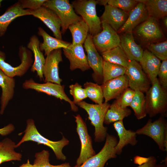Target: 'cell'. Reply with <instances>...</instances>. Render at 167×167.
Returning a JSON list of instances; mask_svg holds the SVG:
<instances>
[{"label":"cell","instance_id":"23","mask_svg":"<svg viewBox=\"0 0 167 167\" xmlns=\"http://www.w3.org/2000/svg\"><path fill=\"white\" fill-rule=\"evenodd\" d=\"M26 15H31L30 9H23L18 1L9 6L0 16V36L4 35L8 27L14 20Z\"/></svg>","mask_w":167,"mask_h":167},{"label":"cell","instance_id":"49","mask_svg":"<svg viewBox=\"0 0 167 167\" xmlns=\"http://www.w3.org/2000/svg\"><path fill=\"white\" fill-rule=\"evenodd\" d=\"M154 167H167V163L165 162V164H156Z\"/></svg>","mask_w":167,"mask_h":167},{"label":"cell","instance_id":"46","mask_svg":"<svg viewBox=\"0 0 167 167\" xmlns=\"http://www.w3.org/2000/svg\"><path fill=\"white\" fill-rule=\"evenodd\" d=\"M97 2V4H99L100 5H104L105 6L107 4V3L108 0H96Z\"/></svg>","mask_w":167,"mask_h":167},{"label":"cell","instance_id":"43","mask_svg":"<svg viewBox=\"0 0 167 167\" xmlns=\"http://www.w3.org/2000/svg\"><path fill=\"white\" fill-rule=\"evenodd\" d=\"M156 162V158L153 156H150L147 158L144 157L143 163L137 167H154Z\"/></svg>","mask_w":167,"mask_h":167},{"label":"cell","instance_id":"47","mask_svg":"<svg viewBox=\"0 0 167 167\" xmlns=\"http://www.w3.org/2000/svg\"><path fill=\"white\" fill-rule=\"evenodd\" d=\"M19 167H34L33 165L31 164L29 160H27V163L23 164L21 165Z\"/></svg>","mask_w":167,"mask_h":167},{"label":"cell","instance_id":"22","mask_svg":"<svg viewBox=\"0 0 167 167\" xmlns=\"http://www.w3.org/2000/svg\"><path fill=\"white\" fill-rule=\"evenodd\" d=\"M113 126L117 132L119 140L115 147L117 155H120L124 147L129 144L134 146L137 143V134L135 132L131 130H126L123 124V120L114 122Z\"/></svg>","mask_w":167,"mask_h":167},{"label":"cell","instance_id":"40","mask_svg":"<svg viewBox=\"0 0 167 167\" xmlns=\"http://www.w3.org/2000/svg\"><path fill=\"white\" fill-rule=\"evenodd\" d=\"M49 152L45 150L36 153L33 165L34 167H52L53 165L49 163Z\"/></svg>","mask_w":167,"mask_h":167},{"label":"cell","instance_id":"3","mask_svg":"<svg viewBox=\"0 0 167 167\" xmlns=\"http://www.w3.org/2000/svg\"><path fill=\"white\" fill-rule=\"evenodd\" d=\"M146 92L147 114L152 118L158 114L165 116L167 110V90L163 88L157 78Z\"/></svg>","mask_w":167,"mask_h":167},{"label":"cell","instance_id":"14","mask_svg":"<svg viewBox=\"0 0 167 167\" xmlns=\"http://www.w3.org/2000/svg\"><path fill=\"white\" fill-rule=\"evenodd\" d=\"M84 47L87 54L88 64L93 71L92 77L95 82L103 83L102 75L103 60L93 44L92 36L88 33L84 43Z\"/></svg>","mask_w":167,"mask_h":167},{"label":"cell","instance_id":"41","mask_svg":"<svg viewBox=\"0 0 167 167\" xmlns=\"http://www.w3.org/2000/svg\"><path fill=\"white\" fill-rule=\"evenodd\" d=\"M157 76L158 79L161 86L167 90V59L162 61Z\"/></svg>","mask_w":167,"mask_h":167},{"label":"cell","instance_id":"16","mask_svg":"<svg viewBox=\"0 0 167 167\" xmlns=\"http://www.w3.org/2000/svg\"><path fill=\"white\" fill-rule=\"evenodd\" d=\"M63 50L64 55L70 62L71 71L78 69L84 71L90 69L83 45L71 43L67 48Z\"/></svg>","mask_w":167,"mask_h":167},{"label":"cell","instance_id":"28","mask_svg":"<svg viewBox=\"0 0 167 167\" xmlns=\"http://www.w3.org/2000/svg\"><path fill=\"white\" fill-rule=\"evenodd\" d=\"M15 143L8 138L0 141V165L5 162L21 160L22 155L15 151Z\"/></svg>","mask_w":167,"mask_h":167},{"label":"cell","instance_id":"26","mask_svg":"<svg viewBox=\"0 0 167 167\" xmlns=\"http://www.w3.org/2000/svg\"><path fill=\"white\" fill-rule=\"evenodd\" d=\"M40 41L38 37L33 35L30 37L29 41L27 44V48L33 53L34 61L31 69L32 71H36L37 76L40 79H43V70L45 62L42 52L40 48Z\"/></svg>","mask_w":167,"mask_h":167},{"label":"cell","instance_id":"39","mask_svg":"<svg viewBox=\"0 0 167 167\" xmlns=\"http://www.w3.org/2000/svg\"><path fill=\"white\" fill-rule=\"evenodd\" d=\"M70 94L73 96L75 104L87 98L86 91L81 85L76 83L69 86Z\"/></svg>","mask_w":167,"mask_h":167},{"label":"cell","instance_id":"13","mask_svg":"<svg viewBox=\"0 0 167 167\" xmlns=\"http://www.w3.org/2000/svg\"><path fill=\"white\" fill-rule=\"evenodd\" d=\"M102 31L92 36L93 44L97 51L102 53L120 45V36L109 25L102 22Z\"/></svg>","mask_w":167,"mask_h":167},{"label":"cell","instance_id":"19","mask_svg":"<svg viewBox=\"0 0 167 167\" xmlns=\"http://www.w3.org/2000/svg\"><path fill=\"white\" fill-rule=\"evenodd\" d=\"M128 16L129 13L107 4L105 6L104 11L100 19L101 23L108 24L117 32L124 24Z\"/></svg>","mask_w":167,"mask_h":167},{"label":"cell","instance_id":"5","mask_svg":"<svg viewBox=\"0 0 167 167\" xmlns=\"http://www.w3.org/2000/svg\"><path fill=\"white\" fill-rule=\"evenodd\" d=\"M43 6L53 11L58 16L61 22L62 34L65 33L70 25L82 20L75 12L68 0H47Z\"/></svg>","mask_w":167,"mask_h":167},{"label":"cell","instance_id":"45","mask_svg":"<svg viewBox=\"0 0 167 167\" xmlns=\"http://www.w3.org/2000/svg\"><path fill=\"white\" fill-rule=\"evenodd\" d=\"M52 167H71L69 163H65L59 165H53Z\"/></svg>","mask_w":167,"mask_h":167},{"label":"cell","instance_id":"11","mask_svg":"<svg viewBox=\"0 0 167 167\" xmlns=\"http://www.w3.org/2000/svg\"><path fill=\"white\" fill-rule=\"evenodd\" d=\"M125 75L127 77L129 88L134 91L146 92L151 87L150 80L139 63L135 60L130 61L126 67Z\"/></svg>","mask_w":167,"mask_h":167},{"label":"cell","instance_id":"34","mask_svg":"<svg viewBox=\"0 0 167 167\" xmlns=\"http://www.w3.org/2000/svg\"><path fill=\"white\" fill-rule=\"evenodd\" d=\"M134 112V114L138 119L145 117L147 113L145 109V97L143 93L138 90L135 91L133 100L130 105Z\"/></svg>","mask_w":167,"mask_h":167},{"label":"cell","instance_id":"8","mask_svg":"<svg viewBox=\"0 0 167 167\" xmlns=\"http://www.w3.org/2000/svg\"><path fill=\"white\" fill-rule=\"evenodd\" d=\"M158 20L149 17L135 29V34L142 43L146 45L164 39L165 36Z\"/></svg>","mask_w":167,"mask_h":167},{"label":"cell","instance_id":"29","mask_svg":"<svg viewBox=\"0 0 167 167\" xmlns=\"http://www.w3.org/2000/svg\"><path fill=\"white\" fill-rule=\"evenodd\" d=\"M144 4L149 17L158 20L167 16V0H145Z\"/></svg>","mask_w":167,"mask_h":167},{"label":"cell","instance_id":"36","mask_svg":"<svg viewBox=\"0 0 167 167\" xmlns=\"http://www.w3.org/2000/svg\"><path fill=\"white\" fill-rule=\"evenodd\" d=\"M147 49L160 60L167 59V40L156 43H151L146 45Z\"/></svg>","mask_w":167,"mask_h":167},{"label":"cell","instance_id":"10","mask_svg":"<svg viewBox=\"0 0 167 167\" xmlns=\"http://www.w3.org/2000/svg\"><path fill=\"white\" fill-rule=\"evenodd\" d=\"M105 144L101 150L79 166L73 167H105L107 161L117 156L115 147L118 141L114 135L107 134Z\"/></svg>","mask_w":167,"mask_h":167},{"label":"cell","instance_id":"15","mask_svg":"<svg viewBox=\"0 0 167 167\" xmlns=\"http://www.w3.org/2000/svg\"><path fill=\"white\" fill-rule=\"evenodd\" d=\"M62 61L61 49L54 50L46 55L43 70L45 82L61 84L62 80L59 76L58 66Z\"/></svg>","mask_w":167,"mask_h":167},{"label":"cell","instance_id":"33","mask_svg":"<svg viewBox=\"0 0 167 167\" xmlns=\"http://www.w3.org/2000/svg\"><path fill=\"white\" fill-rule=\"evenodd\" d=\"M126 70V68L120 65L104 61L102 70L103 83L124 75Z\"/></svg>","mask_w":167,"mask_h":167},{"label":"cell","instance_id":"38","mask_svg":"<svg viewBox=\"0 0 167 167\" xmlns=\"http://www.w3.org/2000/svg\"><path fill=\"white\" fill-rule=\"evenodd\" d=\"M138 3L136 0H108L107 4L129 13Z\"/></svg>","mask_w":167,"mask_h":167},{"label":"cell","instance_id":"30","mask_svg":"<svg viewBox=\"0 0 167 167\" xmlns=\"http://www.w3.org/2000/svg\"><path fill=\"white\" fill-rule=\"evenodd\" d=\"M72 37L73 45L84 44L89 33V29L87 24L82 19L70 25L68 28Z\"/></svg>","mask_w":167,"mask_h":167},{"label":"cell","instance_id":"44","mask_svg":"<svg viewBox=\"0 0 167 167\" xmlns=\"http://www.w3.org/2000/svg\"><path fill=\"white\" fill-rule=\"evenodd\" d=\"M15 129L14 125L10 123L3 128H0V135L5 136L11 133Z\"/></svg>","mask_w":167,"mask_h":167},{"label":"cell","instance_id":"21","mask_svg":"<svg viewBox=\"0 0 167 167\" xmlns=\"http://www.w3.org/2000/svg\"><path fill=\"white\" fill-rule=\"evenodd\" d=\"M120 46L130 61L140 62L143 50L140 45L135 42L133 32L121 33Z\"/></svg>","mask_w":167,"mask_h":167},{"label":"cell","instance_id":"31","mask_svg":"<svg viewBox=\"0 0 167 167\" xmlns=\"http://www.w3.org/2000/svg\"><path fill=\"white\" fill-rule=\"evenodd\" d=\"M101 55L104 61L118 64L125 68L130 61L120 45L101 53Z\"/></svg>","mask_w":167,"mask_h":167},{"label":"cell","instance_id":"20","mask_svg":"<svg viewBox=\"0 0 167 167\" xmlns=\"http://www.w3.org/2000/svg\"><path fill=\"white\" fill-rule=\"evenodd\" d=\"M149 17L145 4L143 3L138 2L129 12L127 19L117 33L118 34L133 32L134 29Z\"/></svg>","mask_w":167,"mask_h":167},{"label":"cell","instance_id":"42","mask_svg":"<svg viewBox=\"0 0 167 167\" xmlns=\"http://www.w3.org/2000/svg\"><path fill=\"white\" fill-rule=\"evenodd\" d=\"M47 0H20L19 2L21 7L36 10L42 6Z\"/></svg>","mask_w":167,"mask_h":167},{"label":"cell","instance_id":"4","mask_svg":"<svg viewBox=\"0 0 167 167\" xmlns=\"http://www.w3.org/2000/svg\"><path fill=\"white\" fill-rule=\"evenodd\" d=\"M71 4L76 14L80 15L88 25L89 34L93 36L102 31L101 22L96 13V0H76Z\"/></svg>","mask_w":167,"mask_h":167},{"label":"cell","instance_id":"1","mask_svg":"<svg viewBox=\"0 0 167 167\" xmlns=\"http://www.w3.org/2000/svg\"><path fill=\"white\" fill-rule=\"evenodd\" d=\"M27 126L24 136L15 145L16 148L23 143L32 141L47 146L53 150L56 158L59 160L65 161L66 157L62 152L63 148L69 143V141L63 136L61 139L57 141L50 140L42 135L38 131L34 120L28 119L27 121Z\"/></svg>","mask_w":167,"mask_h":167},{"label":"cell","instance_id":"6","mask_svg":"<svg viewBox=\"0 0 167 167\" xmlns=\"http://www.w3.org/2000/svg\"><path fill=\"white\" fill-rule=\"evenodd\" d=\"M164 116L152 122L149 119L142 127L135 131L137 135H143L151 138L157 145L161 151H167V122Z\"/></svg>","mask_w":167,"mask_h":167},{"label":"cell","instance_id":"2","mask_svg":"<svg viewBox=\"0 0 167 167\" xmlns=\"http://www.w3.org/2000/svg\"><path fill=\"white\" fill-rule=\"evenodd\" d=\"M75 105L84 109L88 115V119L95 128V141L100 142L105 139L107 134V127L104 126V120L110 104L104 102L101 104H93L81 101Z\"/></svg>","mask_w":167,"mask_h":167},{"label":"cell","instance_id":"37","mask_svg":"<svg viewBox=\"0 0 167 167\" xmlns=\"http://www.w3.org/2000/svg\"><path fill=\"white\" fill-rule=\"evenodd\" d=\"M135 94V91L129 88L126 89L113 103L122 108L130 106Z\"/></svg>","mask_w":167,"mask_h":167},{"label":"cell","instance_id":"17","mask_svg":"<svg viewBox=\"0 0 167 167\" xmlns=\"http://www.w3.org/2000/svg\"><path fill=\"white\" fill-rule=\"evenodd\" d=\"M31 15L41 21L53 32L55 38L62 40L61 22L53 11L42 6L36 10L30 9Z\"/></svg>","mask_w":167,"mask_h":167},{"label":"cell","instance_id":"25","mask_svg":"<svg viewBox=\"0 0 167 167\" xmlns=\"http://www.w3.org/2000/svg\"><path fill=\"white\" fill-rule=\"evenodd\" d=\"M15 84V80L14 78L6 75L0 70V87L2 91L0 98L1 115L3 114L9 101L13 97Z\"/></svg>","mask_w":167,"mask_h":167},{"label":"cell","instance_id":"18","mask_svg":"<svg viewBox=\"0 0 167 167\" xmlns=\"http://www.w3.org/2000/svg\"><path fill=\"white\" fill-rule=\"evenodd\" d=\"M104 102L116 99L123 92L129 87L127 76L124 75L108 80L101 85Z\"/></svg>","mask_w":167,"mask_h":167},{"label":"cell","instance_id":"32","mask_svg":"<svg viewBox=\"0 0 167 167\" xmlns=\"http://www.w3.org/2000/svg\"><path fill=\"white\" fill-rule=\"evenodd\" d=\"M131 113V110L127 107L122 108L113 103L106 113L104 123L108 125L118 121L123 120Z\"/></svg>","mask_w":167,"mask_h":167},{"label":"cell","instance_id":"48","mask_svg":"<svg viewBox=\"0 0 167 167\" xmlns=\"http://www.w3.org/2000/svg\"><path fill=\"white\" fill-rule=\"evenodd\" d=\"M162 19V21L163 24L165 28H167V16H165L163 17Z\"/></svg>","mask_w":167,"mask_h":167},{"label":"cell","instance_id":"35","mask_svg":"<svg viewBox=\"0 0 167 167\" xmlns=\"http://www.w3.org/2000/svg\"><path fill=\"white\" fill-rule=\"evenodd\" d=\"M84 86L87 97L96 104L103 103L104 96L101 85L97 83L87 82L84 84Z\"/></svg>","mask_w":167,"mask_h":167},{"label":"cell","instance_id":"50","mask_svg":"<svg viewBox=\"0 0 167 167\" xmlns=\"http://www.w3.org/2000/svg\"><path fill=\"white\" fill-rule=\"evenodd\" d=\"M2 0H0V6H1V2H2Z\"/></svg>","mask_w":167,"mask_h":167},{"label":"cell","instance_id":"27","mask_svg":"<svg viewBox=\"0 0 167 167\" xmlns=\"http://www.w3.org/2000/svg\"><path fill=\"white\" fill-rule=\"evenodd\" d=\"M38 33L43 38V42L40 43V48L42 52L44 51L45 56L54 50L62 48L66 49L71 44L51 36L41 27L38 28Z\"/></svg>","mask_w":167,"mask_h":167},{"label":"cell","instance_id":"24","mask_svg":"<svg viewBox=\"0 0 167 167\" xmlns=\"http://www.w3.org/2000/svg\"><path fill=\"white\" fill-rule=\"evenodd\" d=\"M161 60L147 49L143 50L139 64L151 84L157 78Z\"/></svg>","mask_w":167,"mask_h":167},{"label":"cell","instance_id":"9","mask_svg":"<svg viewBox=\"0 0 167 167\" xmlns=\"http://www.w3.org/2000/svg\"><path fill=\"white\" fill-rule=\"evenodd\" d=\"M23 87L25 89H32L39 92L45 93L69 103L71 109L74 112L78 110V108L65 93L64 86L50 82L40 84L36 82L32 79L26 80Z\"/></svg>","mask_w":167,"mask_h":167},{"label":"cell","instance_id":"7","mask_svg":"<svg viewBox=\"0 0 167 167\" xmlns=\"http://www.w3.org/2000/svg\"><path fill=\"white\" fill-rule=\"evenodd\" d=\"M19 54L21 63L16 67H13L5 62V54L0 50V70L10 77L23 76L32 64V53L27 48L21 46L19 48Z\"/></svg>","mask_w":167,"mask_h":167},{"label":"cell","instance_id":"12","mask_svg":"<svg viewBox=\"0 0 167 167\" xmlns=\"http://www.w3.org/2000/svg\"><path fill=\"white\" fill-rule=\"evenodd\" d=\"M76 123V131L81 142L80 154L76 161V165L79 166L89 158L96 154L92 145L91 137L88 134L86 125L79 114L75 116Z\"/></svg>","mask_w":167,"mask_h":167}]
</instances>
